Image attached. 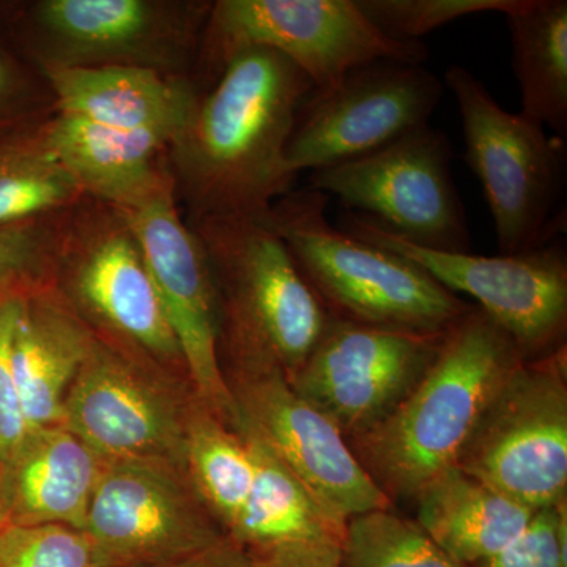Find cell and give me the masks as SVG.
Listing matches in <instances>:
<instances>
[{
    "label": "cell",
    "instance_id": "1",
    "mask_svg": "<svg viewBox=\"0 0 567 567\" xmlns=\"http://www.w3.org/2000/svg\"><path fill=\"white\" fill-rule=\"evenodd\" d=\"M312 92L303 71L275 51H244L223 66L167 148L175 194L192 221L260 218L290 193L297 177L287 144Z\"/></svg>",
    "mask_w": 567,
    "mask_h": 567
},
{
    "label": "cell",
    "instance_id": "2",
    "mask_svg": "<svg viewBox=\"0 0 567 567\" xmlns=\"http://www.w3.org/2000/svg\"><path fill=\"white\" fill-rule=\"evenodd\" d=\"M522 361L509 336L483 311H468L404 401L360 435L361 464L383 492L416 496L456 465L492 395Z\"/></svg>",
    "mask_w": 567,
    "mask_h": 567
},
{
    "label": "cell",
    "instance_id": "3",
    "mask_svg": "<svg viewBox=\"0 0 567 567\" xmlns=\"http://www.w3.org/2000/svg\"><path fill=\"white\" fill-rule=\"evenodd\" d=\"M328 204L330 196L305 188L281 197L264 219L323 305L341 312L338 320L442 334L468 315L417 265L334 227Z\"/></svg>",
    "mask_w": 567,
    "mask_h": 567
},
{
    "label": "cell",
    "instance_id": "4",
    "mask_svg": "<svg viewBox=\"0 0 567 567\" xmlns=\"http://www.w3.org/2000/svg\"><path fill=\"white\" fill-rule=\"evenodd\" d=\"M189 226L210 264L235 364H275L292 377L333 319L282 238L264 216H216Z\"/></svg>",
    "mask_w": 567,
    "mask_h": 567
},
{
    "label": "cell",
    "instance_id": "5",
    "mask_svg": "<svg viewBox=\"0 0 567 567\" xmlns=\"http://www.w3.org/2000/svg\"><path fill=\"white\" fill-rule=\"evenodd\" d=\"M51 282L100 338L185 369L140 241L117 208L81 197L59 215Z\"/></svg>",
    "mask_w": 567,
    "mask_h": 567
},
{
    "label": "cell",
    "instance_id": "6",
    "mask_svg": "<svg viewBox=\"0 0 567 567\" xmlns=\"http://www.w3.org/2000/svg\"><path fill=\"white\" fill-rule=\"evenodd\" d=\"M208 10L158 0L0 3V29L40 71L132 65L171 74L199 43Z\"/></svg>",
    "mask_w": 567,
    "mask_h": 567
},
{
    "label": "cell",
    "instance_id": "7",
    "mask_svg": "<svg viewBox=\"0 0 567 567\" xmlns=\"http://www.w3.org/2000/svg\"><path fill=\"white\" fill-rule=\"evenodd\" d=\"M445 82L457 102L465 162L483 185L499 252L550 244L561 230L555 208L565 182V140L506 111L464 66L451 65Z\"/></svg>",
    "mask_w": 567,
    "mask_h": 567
},
{
    "label": "cell",
    "instance_id": "8",
    "mask_svg": "<svg viewBox=\"0 0 567 567\" xmlns=\"http://www.w3.org/2000/svg\"><path fill=\"white\" fill-rule=\"evenodd\" d=\"M200 50L213 78L234 55L270 50L328 91L347 74L379 61L423 63V41L390 39L357 0H219L210 3Z\"/></svg>",
    "mask_w": 567,
    "mask_h": 567
},
{
    "label": "cell",
    "instance_id": "9",
    "mask_svg": "<svg viewBox=\"0 0 567 567\" xmlns=\"http://www.w3.org/2000/svg\"><path fill=\"white\" fill-rule=\"evenodd\" d=\"M451 163L450 140L427 123L361 158L315 171L306 188L339 197L346 210L409 244L470 252L472 238Z\"/></svg>",
    "mask_w": 567,
    "mask_h": 567
},
{
    "label": "cell",
    "instance_id": "10",
    "mask_svg": "<svg viewBox=\"0 0 567 567\" xmlns=\"http://www.w3.org/2000/svg\"><path fill=\"white\" fill-rule=\"evenodd\" d=\"M456 465L532 511L566 499L567 388L558 354L522 361L506 375Z\"/></svg>",
    "mask_w": 567,
    "mask_h": 567
},
{
    "label": "cell",
    "instance_id": "11",
    "mask_svg": "<svg viewBox=\"0 0 567 567\" xmlns=\"http://www.w3.org/2000/svg\"><path fill=\"white\" fill-rule=\"evenodd\" d=\"M338 227L399 254L450 292L472 297L524 357L551 349L565 334L567 262L559 245L550 241L529 251L488 257L421 248L350 210L342 213Z\"/></svg>",
    "mask_w": 567,
    "mask_h": 567
},
{
    "label": "cell",
    "instance_id": "12",
    "mask_svg": "<svg viewBox=\"0 0 567 567\" xmlns=\"http://www.w3.org/2000/svg\"><path fill=\"white\" fill-rule=\"evenodd\" d=\"M193 398L162 365L99 336L63 402L61 425L104 462L156 461L186 468Z\"/></svg>",
    "mask_w": 567,
    "mask_h": 567
},
{
    "label": "cell",
    "instance_id": "13",
    "mask_svg": "<svg viewBox=\"0 0 567 567\" xmlns=\"http://www.w3.org/2000/svg\"><path fill=\"white\" fill-rule=\"evenodd\" d=\"M443 84L423 63L379 61L353 70L298 111L286 162L297 177L352 162L427 125Z\"/></svg>",
    "mask_w": 567,
    "mask_h": 567
},
{
    "label": "cell",
    "instance_id": "14",
    "mask_svg": "<svg viewBox=\"0 0 567 567\" xmlns=\"http://www.w3.org/2000/svg\"><path fill=\"white\" fill-rule=\"evenodd\" d=\"M125 216L140 241L164 316L200 404L227 424L237 409L219 364V300L207 254L177 208L174 181Z\"/></svg>",
    "mask_w": 567,
    "mask_h": 567
},
{
    "label": "cell",
    "instance_id": "15",
    "mask_svg": "<svg viewBox=\"0 0 567 567\" xmlns=\"http://www.w3.org/2000/svg\"><path fill=\"white\" fill-rule=\"evenodd\" d=\"M230 388L238 420L274 450L336 524L369 511L390 509V498L347 446L344 434L290 385L279 365L235 364ZM235 421V420H234Z\"/></svg>",
    "mask_w": 567,
    "mask_h": 567
},
{
    "label": "cell",
    "instance_id": "16",
    "mask_svg": "<svg viewBox=\"0 0 567 567\" xmlns=\"http://www.w3.org/2000/svg\"><path fill=\"white\" fill-rule=\"evenodd\" d=\"M82 529L110 567L159 565L227 536L186 468L156 461L104 462Z\"/></svg>",
    "mask_w": 567,
    "mask_h": 567
},
{
    "label": "cell",
    "instance_id": "17",
    "mask_svg": "<svg viewBox=\"0 0 567 567\" xmlns=\"http://www.w3.org/2000/svg\"><path fill=\"white\" fill-rule=\"evenodd\" d=\"M446 333L334 319L289 382L342 434L360 436L404 401L435 360Z\"/></svg>",
    "mask_w": 567,
    "mask_h": 567
},
{
    "label": "cell",
    "instance_id": "18",
    "mask_svg": "<svg viewBox=\"0 0 567 567\" xmlns=\"http://www.w3.org/2000/svg\"><path fill=\"white\" fill-rule=\"evenodd\" d=\"M58 112L128 133H151L173 144L188 125L199 95L186 81L147 66L107 65L40 71Z\"/></svg>",
    "mask_w": 567,
    "mask_h": 567
},
{
    "label": "cell",
    "instance_id": "19",
    "mask_svg": "<svg viewBox=\"0 0 567 567\" xmlns=\"http://www.w3.org/2000/svg\"><path fill=\"white\" fill-rule=\"evenodd\" d=\"M104 461L63 425L32 429L0 464L6 524L84 527Z\"/></svg>",
    "mask_w": 567,
    "mask_h": 567
},
{
    "label": "cell",
    "instance_id": "20",
    "mask_svg": "<svg viewBox=\"0 0 567 567\" xmlns=\"http://www.w3.org/2000/svg\"><path fill=\"white\" fill-rule=\"evenodd\" d=\"M96 339L51 281L25 293L11 361L29 431L62 423L63 402Z\"/></svg>",
    "mask_w": 567,
    "mask_h": 567
},
{
    "label": "cell",
    "instance_id": "21",
    "mask_svg": "<svg viewBox=\"0 0 567 567\" xmlns=\"http://www.w3.org/2000/svg\"><path fill=\"white\" fill-rule=\"evenodd\" d=\"M41 126L82 197L130 210L173 182L159 159L169 144L155 134L118 132L62 112Z\"/></svg>",
    "mask_w": 567,
    "mask_h": 567
},
{
    "label": "cell",
    "instance_id": "22",
    "mask_svg": "<svg viewBox=\"0 0 567 567\" xmlns=\"http://www.w3.org/2000/svg\"><path fill=\"white\" fill-rule=\"evenodd\" d=\"M415 498L416 524L466 567L509 546L536 513L466 475L457 465L429 481Z\"/></svg>",
    "mask_w": 567,
    "mask_h": 567
},
{
    "label": "cell",
    "instance_id": "23",
    "mask_svg": "<svg viewBox=\"0 0 567 567\" xmlns=\"http://www.w3.org/2000/svg\"><path fill=\"white\" fill-rule=\"evenodd\" d=\"M230 425L248 445L254 477L248 498L227 536L248 550L286 544L341 546L346 527L324 513L311 492L248 424L235 417Z\"/></svg>",
    "mask_w": 567,
    "mask_h": 567
},
{
    "label": "cell",
    "instance_id": "24",
    "mask_svg": "<svg viewBox=\"0 0 567 567\" xmlns=\"http://www.w3.org/2000/svg\"><path fill=\"white\" fill-rule=\"evenodd\" d=\"M522 117L567 134V2L517 0L505 14Z\"/></svg>",
    "mask_w": 567,
    "mask_h": 567
},
{
    "label": "cell",
    "instance_id": "25",
    "mask_svg": "<svg viewBox=\"0 0 567 567\" xmlns=\"http://www.w3.org/2000/svg\"><path fill=\"white\" fill-rule=\"evenodd\" d=\"M81 197L41 122L0 130V226L59 215Z\"/></svg>",
    "mask_w": 567,
    "mask_h": 567
},
{
    "label": "cell",
    "instance_id": "26",
    "mask_svg": "<svg viewBox=\"0 0 567 567\" xmlns=\"http://www.w3.org/2000/svg\"><path fill=\"white\" fill-rule=\"evenodd\" d=\"M186 472L227 535L251 491V453L240 432L196 398L186 425Z\"/></svg>",
    "mask_w": 567,
    "mask_h": 567
},
{
    "label": "cell",
    "instance_id": "27",
    "mask_svg": "<svg viewBox=\"0 0 567 567\" xmlns=\"http://www.w3.org/2000/svg\"><path fill=\"white\" fill-rule=\"evenodd\" d=\"M341 567H466L446 554L416 522L390 509L347 520Z\"/></svg>",
    "mask_w": 567,
    "mask_h": 567
},
{
    "label": "cell",
    "instance_id": "28",
    "mask_svg": "<svg viewBox=\"0 0 567 567\" xmlns=\"http://www.w3.org/2000/svg\"><path fill=\"white\" fill-rule=\"evenodd\" d=\"M0 567H110L84 529L69 525L0 528Z\"/></svg>",
    "mask_w": 567,
    "mask_h": 567
},
{
    "label": "cell",
    "instance_id": "29",
    "mask_svg": "<svg viewBox=\"0 0 567 567\" xmlns=\"http://www.w3.org/2000/svg\"><path fill=\"white\" fill-rule=\"evenodd\" d=\"M368 20L390 39L421 41L450 22L480 13L506 14L517 0H357Z\"/></svg>",
    "mask_w": 567,
    "mask_h": 567
},
{
    "label": "cell",
    "instance_id": "30",
    "mask_svg": "<svg viewBox=\"0 0 567 567\" xmlns=\"http://www.w3.org/2000/svg\"><path fill=\"white\" fill-rule=\"evenodd\" d=\"M59 215L0 226V298L50 281Z\"/></svg>",
    "mask_w": 567,
    "mask_h": 567
},
{
    "label": "cell",
    "instance_id": "31",
    "mask_svg": "<svg viewBox=\"0 0 567 567\" xmlns=\"http://www.w3.org/2000/svg\"><path fill=\"white\" fill-rule=\"evenodd\" d=\"M566 499L533 514L527 528L502 551L470 567H567Z\"/></svg>",
    "mask_w": 567,
    "mask_h": 567
},
{
    "label": "cell",
    "instance_id": "32",
    "mask_svg": "<svg viewBox=\"0 0 567 567\" xmlns=\"http://www.w3.org/2000/svg\"><path fill=\"white\" fill-rule=\"evenodd\" d=\"M28 292L22 290L0 298V464L20 446L29 432L11 361L14 328Z\"/></svg>",
    "mask_w": 567,
    "mask_h": 567
},
{
    "label": "cell",
    "instance_id": "33",
    "mask_svg": "<svg viewBox=\"0 0 567 567\" xmlns=\"http://www.w3.org/2000/svg\"><path fill=\"white\" fill-rule=\"evenodd\" d=\"M20 54L0 29V130L33 118V85Z\"/></svg>",
    "mask_w": 567,
    "mask_h": 567
},
{
    "label": "cell",
    "instance_id": "34",
    "mask_svg": "<svg viewBox=\"0 0 567 567\" xmlns=\"http://www.w3.org/2000/svg\"><path fill=\"white\" fill-rule=\"evenodd\" d=\"M249 554L251 567H341V546L336 544H286Z\"/></svg>",
    "mask_w": 567,
    "mask_h": 567
},
{
    "label": "cell",
    "instance_id": "35",
    "mask_svg": "<svg viewBox=\"0 0 567 567\" xmlns=\"http://www.w3.org/2000/svg\"><path fill=\"white\" fill-rule=\"evenodd\" d=\"M147 567H251V554L229 536H224L218 543L185 557Z\"/></svg>",
    "mask_w": 567,
    "mask_h": 567
},
{
    "label": "cell",
    "instance_id": "36",
    "mask_svg": "<svg viewBox=\"0 0 567 567\" xmlns=\"http://www.w3.org/2000/svg\"><path fill=\"white\" fill-rule=\"evenodd\" d=\"M3 525H6V520H3L2 511H0V528H2Z\"/></svg>",
    "mask_w": 567,
    "mask_h": 567
}]
</instances>
